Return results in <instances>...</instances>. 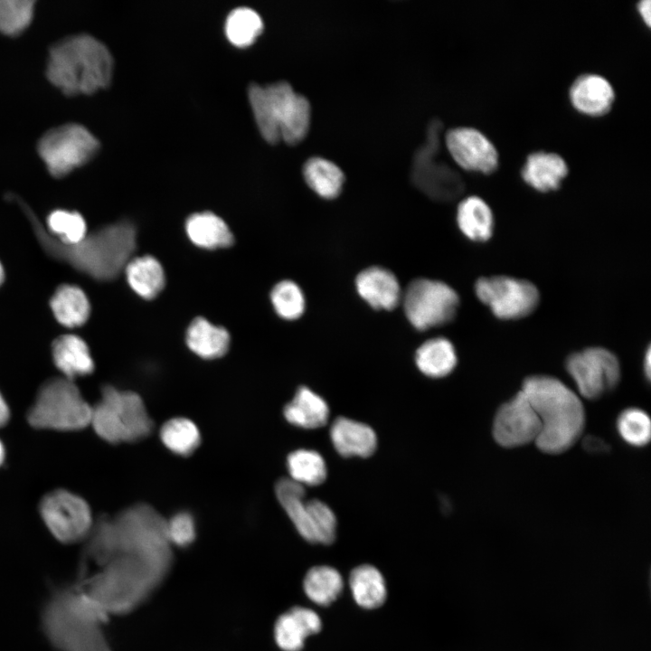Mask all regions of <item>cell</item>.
Instances as JSON below:
<instances>
[{"label":"cell","instance_id":"cell-1","mask_svg":"<svg viewBox=\"0 0 651 651\" xmlns=\"http://www.w3.org/2000/svg\"><path fill=\"white\" fill-rule=\"evenodd\" d=\"M31 223L41 248L51 258L99 281L115 279L125 269L137 248V231L127 221L104 226L72 244L54 239L38 216L20 197L13 194Z\"/></svg>","mask_w":651,"mask_h":651},{"label":"cell","instance_id":"cell-2","mask_svg":"<svg viewBox=\"0 0 651 651\" xmlns=\"http://www.w3.org/2000/svg\"><path fill=\"white\" fill-rule=\"evenodd\" d=\"M109 616L73 586L54 589L44 602L41 626L58 651H114L103 626Z\"/></svg>","mask_w":651,"mask_h":651},{"label":"cell","instance_id":"cell-3","mask_svg":"<svg viewBox=\"0 0 651 651\" xmlns=\"http://www.w3.org/2000/svg\"><path fill=\"white\" fill-rule=\"evenodd\" d=\"M521 391L541 422L537 448L547 454H560L571 448L585 426V410L578 394L547 375L527 377Z\"/></svg>","mask_w":651,"mask_h":651},{"label":"cell","instance_id":"cell-4","mask_svg":"<svg viewBox=\"0 0 651 651\" xmlns=\"http://www.w3.org/2000/svg\"><path fill=\"white\" fill-rule=\"evenodd\" d=\"M113 66V57L102 42L79 33L51 46L45 75L65 95H89L109 84Z\"/></svg>","mask_w":651,"mask_h":651},{"label":"cell","instance_id":"cell-5","mask_svg":"<svg viewBox=\"0 0 651 651\" xmlns=\"http://www.w3.org/2000/svg\"><path fill=\"white\" fill-rule=\"evenodd\" d=\"M165 579L145 562L120 554L75 584L110 616L129 614L144 604Z\"/></svg>","mask_w":651,"mask_h":651},{"label":"cell","instance_id":"cell-6","mask_svg":"<svg viewBox=\"0 0 651 651\" xmlns=\"http://www.w3.org/2000/svg\"><path fill=\"white\" fill-rule=\"evenodd\" d=\"M248 96L258 127L267 141L283 139L297 144L305 138L310 127L311 106L288 82L252 83Z\"/></svg>","mask_w":651,"mask_h":651},{"label":"cell","instance_id":"cell-7","mask_svg":"<svg viewBox=\"0 0 651 651\" xmlns=\"http://www.w3.org/2000/svg\"><path fill=\"white\" fill-rule=\"evenodd\" d=\"M112 519L121 554L137 557L165 580L174 564L166 520L144 503L124 509Z\"/></svg>","mask_w":651,"mask_h":651},{"label":"cell","instance_id":"cell-8","mask_svg":"<svg viewBox=\"0 0 651 651\" xmlns=\"http://www.w3.org/2000/svg\"><path fill=\"white\" fill-rule=\"evenodd\" d=\"M90 425L102 439L114 444L141 440L153 428L142 398L111 385L102 388L101 399L92 408Z\"/></svg>","mask_w":651,"mask_h":651},{"label":"cell","instance_id":"cell-9","mask_svg":"<svg viewBox=\"0 0 651 651\" xmlns=\"http://www.w3.org/2000/svg\"><path fill=\"white\" fill-rule=\"evenodd\" d=\"M91 412L73 381L54 377L39 389L27 420L36 429L71 431L90 425Z\"/></svg>","mask_w":651,"mask_h":651},{"label":"cell","instance_id":"cell-10","mask_svg":"<svg viewBox=\"0 0 651 651\" xmlns=\"http://www.w3.org/2000/svg\"><path fill=\"white\" fill-rule=\"evenodd\" d=\"M99 146L87 127L67 123L45 132L38 141L37 151L49 174L61 178L91 160Z\"/></svg>","mask_w":651,"mask_h":651},{"label":"cell","instance_id":"cell-11","mask_svg":"<svg viewBox=\"0 0 651 651\" xmlns=\"http://www.w3.org/2000/svg\"><path fill=\"white\" fill-rule=\"evenodd\" d=\"M401 299L407 319L419 331L450 322L459 305L458 296L451 287L429 278L412 280Z\"/></svg>","mask_w":651,"mask_h":651},{"label":"cell","instance_id":"cell-12","mask_svg":"<svg viewBox=\"0 0 651 651\" xmlns=\"http://www.w3.org/2000/svg\"><path fill=\"white\" fill-rule=\"evenodd\" d=\"M475 292L497 318L504 320L530 315L540 300L539 291L533 283L507 276L480 278L475 284Z\"/></svg>","mask_w":651,"mask_h":651},{"label":"cell","instance_id":"cell-13","mask_svg":"<svg viewBox=\"0 0 651 651\" xmlns=\"http://www.w3.org/2000/svg\"><path fill=\"white\" fill-rule=\"evenodd\" d=\"M565 368L581 397L596 400L612 391L619 382L620 363L612 352L590 347L568 356Z\"/></svg>","mask_w":651,"mask_h":651},{"label":"cell","instance_id":"cell-14","mask_svg":"<svg viewBox=\"0 0 651 651\" xmlns=\"http://www.w3.org/2000/svg\"><path fill=\"white\" fill-rule=\"evenodd\" d=\"M40 513L49 531L62 543L85 540L94 523L86 501L64 489L47 494Z\"/></svg>","mask_w":651,"mask_h":651},{"label":"cell","instance_id":"cell-15","mask_svg":"<svg viewBox=\"0 0 651 651\" xmlns=\"http://www.w3.org/2000/svg\"><path fill=\"white\" fill-rule=\"evenodd\" d=\"M492 432L495 442L503 448H516L536 441L541 422L521 390L498 408Z\"/></svg>","mask_w":651,"mask_h":651},{"label":"cell","instance_id":"cell-16","mask_svg":"<svg viewBox=\"0 0 651 651\" xmlns=\"http://www.w3.org/2000/svg\"><path fill=\"white\" fill-rule=\"evenodd\" d=\"M445 143L453 159L462 168L485 174L498 166V153L494 144L479 130L470 127L449 129Z\"/></svg>","mask_w":651,"mask_h":651},{"label":"cell","instance_id":"cell-17","mask_svg":"<svg viewBox=\"0 0 651 651\" xmlns=\"http://www.w3.org/2000/svg\"><path fill=\"white\" fill-rule=\"evenodd\" d=\"M359 296L374 309L392 310L401 300V289L389 269L373 266L362 270L355 278Z\"/></svg>","mask_w":651,"mask_h":651},{"label":"cell","instance_id":"cell-18","mask_svg":"<svg viewBox=\"0 0 651 651\" xmlns=\"http://www.w3.org/2000/svg\"><path fill=\"white\" fill-rule=\"evenodd\" d=\"M569 96L572 106L580 112L590 116H601L611 108L615 91L603 76L585 73L572 82Z\"/></svg>","mask_w":651,"mask_h":651},{"label":"cell","instance_id":"cell-19","mask_svg":"<svg viewBox=\"0 0 651 651\" xmlns=\"http://www.w3.org/2000/svg\"><path fill=\"white\" fill-rule=\"evenodd\" d=\"M321 629L318 615L307 608L293 607L281 614L274 626V637L283 651H300L306 638Z\"/></svg>","mask_w":651,"mask_h":651},{"label":"cell","instance_id":"cell-20","mask_svg":"<svg viewBox=\"0 0 651 651\" xmlns=\"http://www.w3.org/2000/svg\"><path fill=\"white\" fill-rule=\"evenodd\" d=\"M330 438L335 450L345 458L370 457L377 446L376 434L370 426L344 417L334 420Z\"/></svg>","mask_w":651,"mask_h":651},{"label":"cell","instance_id":"cell-21","mask_svg":"<svg viewBox=\"0 0 651 651\" xmlns=\"http://www.w3.org/2000/svg\"><path fill=\"white\" fill-rule=\"evenodd\" d=\"M567 175L565 160L556 153L545 151L528 155L521 170L524 181L540 192L558 189Z\"/></svg>","mask_w":651,"mask_h":651},{"label":"cell","instance_id":"cell-22","mask_svg":"<svg viewBox=\"0 0 651 651\" xmlns=\"http://www.w3.org/2000/svg\"><path fill=\"white\" fill-rule=\"evenodd\" d=\"M52 354L55 366L69 380L88 375L94 370L90 349L78 335H62L54 339Z\"/></svg>","mask_w":651,"mask_h":651},{"label":"cell","instance_id":"cell-23","mask_svg":"<svg viewBox=\"0 0 651 651\" xmlns=\"http://www.w3.org/2000/svg\"><path fill=\"white\" fill-rule=\"evenodd\" d=\"M80 572L92 562L101 568L121 554L113 519L100 516L87 535Z\"/></svg>","mask_w":651,"mask_h":651},{"label":"cell","instance_id":"cell-24","mask_svg":"<svg viewBox=\"0 0 651 651\" xmlns=\"http://www.w3.org/2000/svg\"><path fill=\"white\" fill-rule=\"evenodd\" d=\"M285 419L304 429H317L326 424L329 408L326 401L306 386L297 389L283 410Z\"/></svg>","mask_w":651,"mask_h":651},{"label":"cell","instance_id":"cell-25","mask_svg":"<svg viewBox=\"0 0 651 651\" xmlns=\"http://www.w3.org/2000/svg\"><path fill=\"white\" fill-rule=\"evenodd\" d=\"M457 222L461 232L469 240L484 242L494 231V215L489 205L479 196L463 199L457 210Z\"/></svg>","mask_w":651,"mask_h":651},{"label":"cell","instance_id":"cell-26","mask_svg":"<svg viewBox=\"0 0 651 651\" xmlns=\"http://www.w3.org/2000/svg\"><path fill=\"white\" fill-rule=\"evenodd\" d=\"M185 231L193 244L208 250L229 247L233 242L228 225L211 212L189 216L185 222Z\"/></svg>","mask_w":651,"mask_h":651},{"label":"cell","instance_id":"cell-27","mask_svg":"<svg viewBox=\"0 0 651 651\" xmlns=\"http://www.w3.org/2000/svg\"><path fill=\"white\" fill-rule=\"evenodd\" d=\"M186 344L200 357L215 359L227 352L230 335L225 328L212 324L204 317H196L187 329Z\"/></svg>","mask_w":651,"mask_h":651},{"label":"cell","instance_id":"cell-28","mask_svg":"<svg viewBox=\"0 0 651 651\" xmlns=\"http://www.w3.org/2000/svg\"><path fill=\"white\" fill-rule=\"evenodd\" d=\"M457 353L452 343L445 337H434L419 346L415 363L427 376L440 378L449 374L457 365Z\"/></svg>","mask_w":651,"mask_h":651},{"label":"cell","instance_id":"cell-29","mask_svg":"<svg viewBox=\"0 0 651 651\" xmlns=\"http://www.w3.org/2000/svg\"><path fill=\"white\" fill-rule=\"evenodd\" d=\"M50 307L56 320L67 327L83 325L90 313L86 294L79 287L69 284L57 288L51 297Z\"/></svg>","mask_w":651,"mask_h":651},{"label":"cell","instance_id":"cell-30","mask_svg":"<svg viewBox=\"0 0 651 651\" xmlns=\"http://www.w3.org/2000/svg\"><path fill=\"white\" fill-rule=\"evenodd\" d=\"M124 270L131 288L145 299L156 297L165 287L163 267L152 256L132 258Z\"/></svg>","mask_w":651,"mask_h":651},{"label":"cell","instance_id":"cell-31","mask_svg":"<svg viewBox=\"0 0 651 651\" xmlns=\"http://www.w3.org/2000/svg\"><path fill=\"white\" fill-rule=\"evenodd\" d=\"M303 175L307 185L326 199L338 196L344 182L342 169L335 162L318 156L305 162Z\"/></svg>","mask_w":651,"mask_h":651},{"label":"cell","instance_id":"cell-32","mask_svg":"<svg viewBox=\"0 0 651 651\" xmlns=\"http://www.w3.org/2000/svg\"><path fill=\"white\" fill-rule=\"evenodd\" d=\"M352 594L356 603L364 609L380 607L386 598V586L381 572L369 564L354 568L349 577Z\"/></svg>","mask_w":651,"mask_h":651},{"label":"cell","instance_id":"cell-33","mask_svg":"<svg viewBox=\"0 0 651 651\" xmlns=\"http://www.w3.org/2000/svg\"><path fill=\"white\" fill-rule=\"evenodd\" d=\"M276 496L299 534L309 542L308 515L304 486L282 477L275 485Z\"/></svg>","mask_w":651,"mask_h":651},{"label":"cell","instance_id":"cell-34","mask_svg":"<svg viewBox=\"0 0 651 651\" xmlns=\"http://www.w3.org/2000/svg\"><path fill=\"white\" fill-rule=\"evenodd\" d=\"M344 583L340 573L329 566L311 568L304 579L307 596L315 603L327 606L341 593Z\"/></svg>","mask_w":651,"mask_h":651},{"label":"cell","instance_id":"cell-35","mask_svg":"<svg viewBox=\"0 0 651 651\" xmlns=\"http://www.w3.org/2000/svg\"><path fill=\"white\" fill-rule=\"evenodd\" d=\"M160 439L173 453L178 456H189L198 448L201 434L191 420L174 418L162 426Z\"/></svg>","mask_w":651,"mask_h":651},{"label":"cell","instance_id":"cell-36","mask_svg":"<svg viewBox=\"0 0 651 651\" xmlns=\"http://www.w3.org/2000/svg\"><path fill=\"white\" fill-rule=\"evenodd\" d=\"M290 478L302 486H318L326 478V465L323 457L315 450L297 449L287 458Z\"/></svg>","mask_w":651,"mask_h":651},{"label":"cell","instance_id":"cell-37","mask_svg":"<svg viewBox=\"0 0 651 651\" xmlns=\"http://www.w3.org/2000/svg\"><path fill=\"white\" fill-rule=\"evenodd\" d=\"M263 22L260 15L253 9L241 6L233 9L225 22V33L230 42L237 46L244 47L252 43L260 34Z\"/></svg>","mask_w":651,"mask_h":651},{"label":"cell","instance_id":"cell-38","mask_svg":"<svg viewBox=\"0 0 651 651\" xmlns=\"http://www.w3.org/2000/svg\"><path fill=\"white\" fill-rule=\"evenodd\" d=\"M47 231L58 241L72 244L87 234V226L82 215L75 211L57 209L46 219Z\"/></svg>","mask_w":651,"mask_h":651},{"label":"cell","instance_id":"cell-39","mask_svg":"<svg viewBox=\"0 0 651 651\" xmlns=\"http://www.w3.org/2000/svg\"><path fill=\"white\" fill-rule=\"evenodd\" d=\"M616 428L621 439L632 447H644L651 438L650 418L639 408L622 410L617 419Z\"/></svg>","mask_w":651,"mask_h":651},{"label":"cell","instance_id":"cell-40","mask_svg":"<svg viewBox=\"0 0 651 651\" xmlns=\"http://www.w3.org/2000/svg\"><path fill=\"white\" fill-rule=\"evenodd\" d=\"M308 525L309 542L330 544L335 541L336 534V518L331 508L318 499L306 501Z\"/></svg>","mask_w":651,"mask_h":651},{"label":"cell","instance_id":"cell-41","mask_svg":"<svg viewBox=\"0 0 651 651\" xmlns=\"http://www.w3.org/2000/svg\"><path fill=\"white\" fill-rule=\"evenodd\" d=\"M34 1L0 0V33L17 36L28 28L34 14Z\"/></svg>","mask_w":651,"mask_h":651},{"label":"cell","instance_id":"cell-42","mask_svg":"<svg viewBox=\"0 0 651 651\" xmlns=\"http://www.w3.org/2000/svg\"><path fill=\"white\" fill-rule=\"evenodd\" d=\"M270 299L277 314L284 319H297L305 311L304 294L298 285L291 280H282L276 284L271 290Z\"/></svg>","mask_w":651,"mask_h":651},{"label":"cell","instance_id":"cell-43","mask_svg":"<svg viewBox=\"0 0 651 651\" xmlns=\"http://www.w3.org/2000/svg\"><path fill=\"white\" fill-rule=\"evenodd\" d=\"M166 533L170 544L187 548L196 538V524L192 514L181 511L166 521Z\"/></svg>","mask_w":651,"mask_h":651},{"label":"cell","instance_id":"cell-44","mask_svg":"<svg viewBox=\"0 0 651 651\" xmlns=\"http://www.w3.org/2000/svg\"><path fill=\"white\" fill-rule=\"evenodd\" d=\"M650 0H642L637 4V10L643 21L647 26L651 24V5Z\"/></svg>","mask_w":651,"mask_h":651},{"label":"cell","instance_id":"cell-45","mask_svg":"<svg viewBox=\"0 0 651 651\" xmlns=\"http://www.w3.org/2000/svg\"><path fill=\"white\" fill-rule=\"evenodd\" d=\"M9 409L0 393V427L4 426L9 420Z\"/></svg>","mask_w":651,"mask_h":651},{"label":"cell","instance_id":"cell-46","mask_svg":"<svg viewBox=\"0 0 651 651\" xmlns=\"http://www.w3.org/2000/svg\"><path fill=\"white\" fill-rule=\"evenodd\" d=\"M643 368H644V373H645L646 378L647 380H649L650 374H651V353H650L649 347L647 348L645 357H644Z\"/></svg>","mask_w":651,"mask_h":651},{"label":"cell","instance_id":"cell-47","mask_svg":"<svg viewBox=\"0 0 651 651\" xmlns=\"http://www.w3.org/2000/svg\"><path fill=\"white\" fill-rule=\"evenodd\" d=\"M5 458V448L0 440V465L3 463Z\"/></svg>","mask_w":651,"mask_h":651},{"label":"cell","instance_id":"cell-48","mask_svg":"<svg viewBox=\"0 0 651 651\" xmlns=\"http://www.w3.org/2000/svg\"><path fill=\"white\" fill-rule=\"evenodd\" d=\"M4 279H5V271H4L3 266L0 262V286L4 282Z\"/></svg>","mask_w":651,"mask_h":651}]
</instances>
